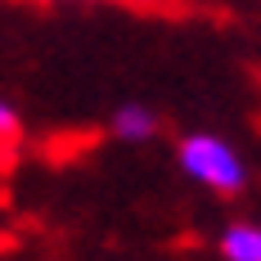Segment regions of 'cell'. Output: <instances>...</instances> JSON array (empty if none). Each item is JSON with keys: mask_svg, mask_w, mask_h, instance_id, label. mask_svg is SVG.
Instances as JSON below:
<instances>
[{"mask_svg": "<svg viewBox=\"0 0 261 261\" xmlns=\"http://www.w3.org/2000/svg\"><path fill=\"white\" fill-rule=\"evenodd\" d=\"M180 167H185L189 180L207 185V189H216V194H239L243 180H248L243 158H239L221 135H207V130L180 140Z\"/></svg>", "mask_w": 261, "mask_h": 261, "instance_id": "6da1fadb", "label": "cell"}, {"mask_svg": "<svg viewBox=\"0 0 261 261\" xmlns=\"http://www.w3.org/2000/svg\"><path fill=\"white\" fill-rule=\"evenodd\" d=\"M113 130L122 135V140H130V144H140V140H153L158 130V113L144 104H122L117 113H113Z\"/></svg>", "mask_w": 261, "mask_h": 261, "instance_id": "7a4b0ae2", "label": "cell"}, {"mask_svg": "<svg viewBox=\"0 0 261 261\" xmlns=\"http://www.w3.org/2000/svg\"><path fill=\"white\" fill-rule=\"evenodd\" d=\"M225 261H261V225H230L221 234Z\"/></svg>", "mask_w": 261, "mask_h": 261, "instance_id": "3957f363", "label": "cell"}, {"mask_svg": "<svg viewBox=\"0 0 261 261\" xmlns=\"http://www.w3.org/2000/svg\"><path fill=\"white\" fill-rule=\"evenodd\" d=\"M14 130H18V113L0 99V135H14Z\"/></svg>", "mask_w": 261, "mask_h": 261, "instance_id": "277c9868", "label": "cell"}]
</instances>
